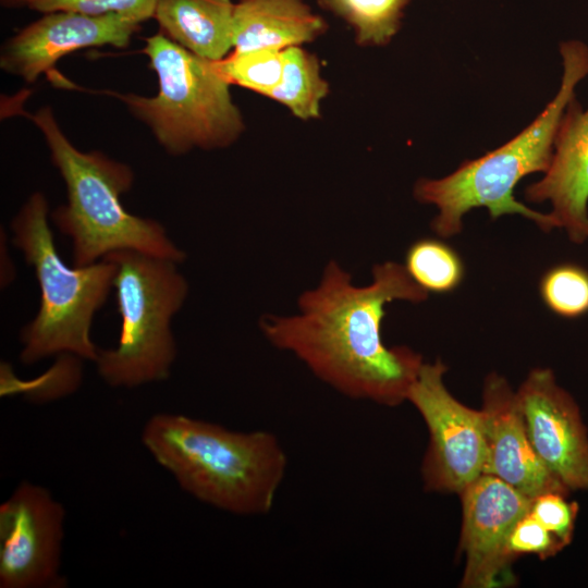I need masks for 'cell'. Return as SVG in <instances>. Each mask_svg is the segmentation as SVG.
Returning <instances> with one entry per match:
<instances>
[{
    "instance_id": "obj_1",
    "label": "cell",
    "mask_w": 588,
    "mask_h": 588,
    "mask_svg": "<svg viewBox=\"0 0 588 588\" xmlns=\"http://www.w3.org/2000/svg\"><path fill=\"white\" fill-rule=\"evenodd\" d=\"M427 297L428 292L397 262L376 265L371 282L358 286L330 260L318 285L301 294L296 314L266 315L259 326L274 347L292 353L341 394L395 406L406 401L424 362L409 347L384 344V307L393 301L421 303Z\"/></svg>"
},
{
    "instance_id": "obj_2",
    "label": "cell",
    "mask_w": 588,
    "mask_h": 588,
    "mask_svg": "<svg viewBox=\"0 0 588 588\" xmlns=\"http://www.w3.org/2000/svg\"><path fill=\"white\" fill-rule=\"evenodd\" d=\"M142 442L184 491L241 516L271 511L287 468L272 432L234 431L181 414L151 416Z\"/></svg>"
},
{
    "instance_id": "obj_3",
    "label": "cell",
    "mask_w": 588,
    "mask_h": 588,
    "mask_svg": "<svg viewBox=\"0 0 588 588\" xmlns=\"http://www.w3.org/2000/svg\"><path fill=\"white\" fill-rule=\"evenodd\" d=\"M563 76L555 97L524 131L483 156L463 162L442 179L417 181L414 195L424 204L434 205L438 216L431 229L442 237L458 234L463 217L474 208L485 207L492 219L520 215L546 232L555 228L550 213L532 210L516 200L513 191L526 175L544 173L552 160L554 139L562 115L575 97L577 84L588 75V46L580 40L560 45Z\"/></svg>"
},
{
    "instance_id": "obj_4",
    "label": "cell",
    "mask_w": 588,
    "mask_h": 588,
    "mask_svg": "<svg viewBox=\"0 0 588 588\" xmlns=\"http://www.w3.org/2000/svg\"><path fill=\"white\" fill-rule=\"evenodd\" d=\"M42 133L51 160L66 187V203L51 213L71 238L75 266H87L122 249L173 260L186 258L158 221L128 212L121 203L134 180L131 168L99 151H81L64 135L50 107L34 113L20 109Z\"/></svg>"
},
{
    "instance_id": "obj_5",
    "label": "cell",
    "mask_w": 588,
    "mask_h": 588,
    "mask_svg": "<svg viewBox=\"0 0 588 588\" xmlns=\"http://www.w3.org/2000/svg\"><path fill=\"white\" fill-rule=\"evenodd\" d=\"M48 212L47 198L36 192L11 223L13 244L34 268L40 289L38 313L21 330L20 360L32 365L66 354L95 362L99 347L90 338V328L113 287L117 266L108 258L87 266L64 264L54 245Z\"/></svg>"
},
{
    "instance_id": "obj_6",
    "label": "cell",
    "mask_w": 588,
    "mask_h": 588,
    "mask_svg": "<svg viewBox=\"0 0 588 588\" xmlns=\"http://www.w3.org/2000/svg\"><path fill=\"white\" fill-rule=\"evenodd\" d=\"M143 52L157 75V94L113 95L150 128L168 154L224 147L238 137L242 115L217 61L192 53L162 33L147 37Z\"/></svg>"
},
{
    "instance_id": "obj_7",
    "label": "cell",
    "mask_w": 588,
    "mask_h": 588,
    "mask_svg": "<svg viewBox=\"0 0 588 588\" xmlns=\"http://www.w3.org/2000/svg\"><path fill=\"white\" fill-rule=\"evenodd\" d=\"M105 258L117 266L113 287L122 324L118 345L99 348L94 362L99 376L114 388L167 380L176 356L171 321L188 294L179 264L133 249Z\"/></svg>"
},
{
    "instance_id": "obj_8",
    "label": "cell",
    "mask_w": 588,
    "mask_h": 588,
    "mask_svg": "<svg viewBox=\"0 0 588 588\" xmlns=\"http://www.w3.org/2000/svg\"><path fill=\"white\" fill-rule=\"evenodd\" d=\"M441 360L422 363L406 401L418 411L429 431L421 474L425 488L461 492L483 474L486 436L482 411L458 402L446 389Z\"/></svg>"
},
{
    "instance_id": "obj_9",
    "label": "cell",
    "mask_w": 588,
    "mask_h": 588,
    "mask_svg": "<svg viewBox=\"0 0 588 588\" xmlns=\"http://www.w3.org/2000/svg\"><path fill=\"white\" fill-rule=\"evenodd\" d=\"M65 511L50 492L21 482L0 505V587L59 588Z\"/></svg>"
},
{
    "instance_id": "obj_10",
    "label": "cell",
    "mask_w": 588,
    "mask_h": 588,
    "mask_svg": "<svg viewBox=\"0 0 588 588\" xmlns=\"http://www.w3.org/2000/svg\"><path fill=\"white\" fill-rule=\"evenodd\" d=\"M463 524L461 548L465 553L462 587L492 588L511 580L513 558L507 540L515 523L530 507L531 499L500 478L482 474L461 492Z\"/></svg>"
},
{
    "instance_id": "obj_11",
    "label": "cell",
    "mask_w": 588,
    "mask_h": 588,
    "mask_svg": "<svg viewBox=\"0 0 588 588\" xmlns=\"http://www.w3.org/2000/svg\"><path fill=\"white\" fill-rule=\"evenodd\" d=\"M516 397L544 465L568 490H588V434L573 397L548 368L531 370Z\"/></svg>"
},
{
    "instance_id": "obj_12",
    "label": "cell",
    "mask_w": 588,
    "mask_h": 588,
    "mask_svg": "<svg viewBox=\"0 0 588 588\" xmlns=\"http://www.w3.org/2000/svg\"><path fill=\"white\" fill-rule=\"evenodd\" d=\"M139 25V22L118 13H47L3 45L0 66L33 84L73 51L101 46L127 47Z\"/></svg>"
},
{
    "instance_id": "obj_13",
    "label": "cell",
    "mask_w": 588,
    "mask_h": 588,
    "mask_svg": "<svg viewBox=\"0 0 588 588\" xmlns=\"http://www.w3.org/2000/svg\"><path fill=\"white\" fill-rule=\"evenodd\" d=\"M481 411L486 436L483 474L500 478L531 500L546 492L567 494L568 489L536 453L516 392L498 373L486 379Z\"/></svg>"
},
{
    "instance_id": "obj_14",
    "label": "cell",
    "mask_w": 588,
    "mask_h": 588,
    "mask_svg": "<svg viewBox=\"0 0 588 588\" xmlns=\"http://www.w3.org/2000/svg\"><path fill=\"white\" fill-rule=\"evenodd\" d=\"M538 182L526 187L532 203L550 201L555 228L576 244L588 241V108L573 97L558 127L551 163Z\"/></svg>"
},
{
    "instance_id": "obj_15",
    "label": "cell",
    "mask_w": 588,
    "mask_h": 588,
    "mask_svg": "<svg viewBox=\"0 0 588 588\" xmlns=\"http://www.w3.org/2000/svg\"><path fill=\"white\" fill-rule=\"evenodd\" d=\"M323 19L304 0H240L233 12V48L285 50L315 39Z\"/></svg>"
},
{
    "instance_id": "obj_16",
    "label": "cell",
    "mask_w": 588,
    "mask_h": 588,
    "mask_svg": "<svg viewBox=\"0 0 588 588\" xmlns=\"http://www.w3.org/2000/svg\"><path fill=\"white\" fill-rule=\"evenodd\" d=\"M231 0H157L154 17L162 34L192 53L220 61L233 48Z\"/></svg>"
},
{
    "instance_id": "obj_17",
    "label": "cell",
    "mask_w": 588,
    "mask_h": 588,
    "mask_svg": "<svg viewBox=\"0 0 588 588\" xmlns=\"http://www.w3.org/2000/svg\"><path fill=\"white\" fill-rule=\"evenodd\" d=\"M328 94L317 58L298 46L283 50V68L279 84L268 97L287 107L297 118L320 115V102Z\"/></svg>"
},
{
    "instance_id": "obj_18",
    "label": "cell",
    "mask_w": 588,
    "mask_h": 588,
    "mask_svg": "<svg viewBox=\"0 0 588 588\" xmlns=\"http://www.w3.org/2000/svg\"><path fill=\"white\" fill-rule=\"evenodd\" d=\"M406 271L424 290L448 293L464 278V265L458 254L444 242L434 238L415 241L405 255Z\"/></svg>"
},
{
    "instance_id": "obj_19",
    "label": "cell",
    "mask_w": 588,
    "mask_h": 588,
    "mask_svg": "<svg viewBox=\"0 0 588 588\" xmlns=\"http://www.w3.org/2000/svg\"><path fill=\"white\" fill-rule=\"evenodd\" d=\"M355 30L360 45H384L396 34L409 0H321Z\"/></svg>"
},
{
    "instance_id": "obj_20",
    "label": "cell",
    "mask_w": 588,
    "mask_h": 588,
    "mask_svg": "<svg viewBox=\"0 0 588 588\" xmlns=\"http://www.w3.org/2000/svg\"><path fill=\"white\" fill-rule=\"evenodd\" d=\"M217 65L230 84L269 96L281 78L283 50H234Z\"/></svg>"
},
{
    "instance_id": "obj_21",
    "label": "cell",
    "mask_w": 588,
    "mask_h": 588,
    "mask_svg": "<svg viewBox=\"0 0 588 588\" xmlns=\"http://www.w3.org/2000/svg\"><path fill=\"white\" fill-rule=\"evenodd\" d=\"M539 290L546 306L561 317L588 313V271L577 265L551 268L541 278Z\"/></svg>"
},
{
    "instance_id": "obj_22",
    "label": "cell",
    "mask_w": 588,
    "mask_h": 588,
    "mask_svg": "<svg viewBox=\"0 0 588 588\" xmlns=\"http://www.w3.org/2000/svg\"><path fill=\"white\" fill-rule=\"evenodd\" d=\"M26 5L44 14L76 12L88 15L118 13L139 23L154 17L157 0H3Z\"/></svg>"
},
{
    "instance_id": "obj_23",
    "label": "cell",
    "mask_w": 588,
    "mask_h": 588,
    "mask_svg": "<svg viewBox=\"0 0 588 588\" xmlns=\"http://www.w3.org/2000/svg\"><path fill=\"white\" fill-rule=\"evenodd\" d=\"M566 494L546 492L531 500L529 513L565 547L573 537L577 504L569 503Z\"/></svg>"
},
{
    "instance_id": "obj_24",
    "label": "cell",
    "mask_w": 588,
    "mask_h": 588,
    "mask_svg": "<svg viewBox=\"0 0 588 588\" xmlns=\"http://www.w3.org/2000/svg\"><path fill=\"white\" fill-rule=\"evenodd\" d=\"M563 548L560 540L529 511L515 523L507 540V551L512 558L532 553L543 559L554 555Z\"/></svg>"
}]
</instances>
